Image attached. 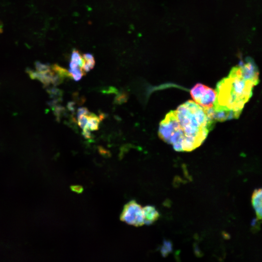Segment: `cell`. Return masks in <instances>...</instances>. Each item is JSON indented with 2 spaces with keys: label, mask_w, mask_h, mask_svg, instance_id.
<instances>
[{
  "label": "cell",
  "mask_w": 262,
  "mask_h": 262,
  "mask_svg": "<svg viewBox=\"0 0 262 262\" xmlns=\"http://www.w3.org/2000/svg\"><path fill=\"white\" fill-rule=\"evenodd\" d=\"M172 249L171 245L169 242L166 241L164 243V245L161 248V253L163 256L165 257Z\"/></svg>",
  "instance_id": "30bf717a"
},
{
  "label": "cell",
  "mask_w": 262,
  "mask_h": 262,
  "mask_svg": "<svg viewBox=\"0 0 262 262\" xmlns=\"http://www.w3.org/2000/svg\"><path fill=\"white\" fill-rule=\"evenodd\" d=\"M87 115L88 121L86 128L90 131L98 130L100 118L90 112L87 114Z\"/></svg>",
  "instance_id": "52a82bcc"
},
{
  "label": "cell",
  "mask_w": 262,
  "mask_h": 262,
  "mask_svg": "<svg viewBox=\"0 0 262 262\" xmlns=\"http://www.w3.org/2000/svg\"><path fill=\"white\" fill-rule=\"evenodd\" d=\"M144 224L150 225L158 220L160 214L155 207L147 206L143 208Z\"/></svg>",
  "instance_id": "5b68a950"
},
{
  "label": "cell",
  "mask_w": 262,
  "mask_h": 262,
  "mask_svg": "<svg viewBox=\"0 0 262 262\" xmlns=\"http://www.w3.org/2000/svg\"><path fill=\"white\" fill-rule=\"evenodd\" d=\"M190 94L195 102L204 109L213 107L216 96L215 90L199 83L191 89Z\"/></svg>",
  "instance_id": "277c9868"
},
{
  "label": "cell",
  "mask_w": 262,
  "mask_h": 262,
  "mask_svg": "<svg viewBox=\"0 0 262 262\" xmlns=\"http://www.w3.org/2000/svg\"><path fill=\"white\" fill-rule=\"evenodd\" d=\"M122 222L139 227L144 224L143 208L134 200L126 203L120 216Z\"/></svg>",
  "instance_id": "3957f363"
},
{
  "label": "cell",
  "mask_w": 262,
  "mask_h": 262,
  "mask_svg": "<svg viewBox=\"0 0 262 262\" xmlns=\"http://www.w3.org/2000/svg\"><path fill=\"white\" fill-rule=\"evenodd\" d=\"M262 189H256L252 195V204L255 209L258 219H261L262 215Z\"/></svg>",
  "instance_id": "8992f818"
},
{
  "label": "cell",
  "mask_w": 262,
  "mask_h": 262,
  "mask_svg": "<svg viewBox=\"0 0 262 262\" xmlns=\"http://www.w3.org/2000/svg\"><path fill=\"white\" fill-rule=\"evenodd\" d=\"M2 32V26L0 24V33H1Z\"/></svg>",
  "instance_id": "9a60e30c"
},
{
  "label": "cell",
  "mask_w": 262,
  "mask_h": 262,
  "mask_svg": "<svg viewBox=\"0 0 262 262\" xmlns=\"http://www.w3.org/2000/svg\"><path fill=\"white\" fill-rule=\"evenodd\" d=\"M127 95L125 93L119 94L115 98V102L118 104L122 103L126 101Z\"/></svg>",
  "instance_id": "8fae6325"
},
{
  "label": "cell",
  "mask_w": 262,
  "mask_h": 262,
  "mask_svg": "<svg viewBox=\"0 0 262 262\" xmlns=\"http://www.w3.org/2000/svg\"><path fill=\"white\" fill-rule=\"evenodd\" d=\"M259 82V71L252 60L241 62L231 69L227 77L216 85V96L210 114L215 121L238 118L245 104Z\"/></svg>",
  "instance_id": "7a4b0ae2"
},
{
  "label": "cell",
  "mask_w": 262,
  "mask_h": 262,
  "mask_svg": "<svg viewBox=\"0 0 262 262\" xmlns=\"http://www.w3.org/2000/svg\"><path fill=\"white\" fill-rule=\"evenodd\" d=\"M215 121L192 100L167 113L160 123L158 135L177 151H190L200 146Z\"/></svg>",
  "instance_id": "6da1fadb"
},
{
  "label": "cell",
  "mask_w": 262,
  "mask_h": 262,
  "mask_svg": "<svg viewBox=\"0 0 262 262\" xmlns=\"http://www.w3.org/2000/svg\"><path fill=\"white\" fill-rule=\"evenodd\" d=\"M82 57L85 62L82 69L85 72H88L95 66V61L94 56L92 54L87 53L83 54Z\"/></svg>",
  "instance_id": "ba28073f"
},
{
  "label": "cell",
  "mask_w": 262,
  "mask_h": 262,
  "mask_svg": "<svg viewBox=\"0 0 262 262\" xmlns=\"http://www.w3.org/2000/svg\"><path fill=\"white\" fill-rule=\"evenodd\" d=\"M82 131V135L86 138H91V133L90 131L87 128H84Z\"/></svg>",
  "instance_id": "5bb4252c"
},
{
  "label": "cell",
  "mask_w": 262,
  "mask_h": 262,
  "mask_svg": "<svg viewBox=\"0 0 262 262\" xmlns=\"http://www.w3.org/2000/svg\"><path fill=\"white\" fill-rule=\"evenodd\" d=\"M87 115V114L86 115H82L77 116L78 124L80 127L82 129L86 127L88 121Z\"/></svg>",
  "instance_id": "9c48e42d"
},
{
  "label": "cell",
  "mask_w": 262,
  "mask_h": 262,
  "mask_svg": "<svg viewBox=\"0 0 262 262\" xmlns=\"http://www.w3.org/2000/svg\"><path fill=\"white\" fill-rule=\"evenodd\" d=\"M70 188L72 191L78 194L82 193L83 191V187L79 185H72Z\"/></svg>",
  "instance_id": "7c38bea8"
},
{
  "label": "cell",
  "mask_w": 262,
  "mask_h": 262,
  "mask_svg": "<svg viewBox=\"0 0 262 262\" xmlns=\"http://www.w3.org/2000/svg\"><path fill=\"white\" fill-rule=\"evenodd\" d=\"M89 112L88 109L85 107H81L78 109L77 111V116L82 115H86Z\"/></svg>",
  "instance_id": "4fadbf2b"
}]
</instances>
